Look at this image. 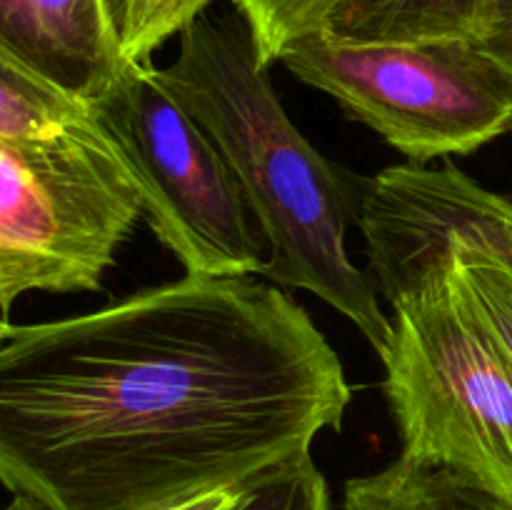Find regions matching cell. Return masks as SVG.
<instances>
[{"instance_id": "6da1fadb", "label": "cell", "mask_w": 512, "mask_h": 510, "mask_svg": "<svg viewBox=\"0 0 512 510\" xmlns=\"http://www.w3.org/2000/svg\"><path fill=\"white\" fill-rule=\"evenodd\" d=\"M353 388L273 283L185 275L0 343V483L45 510H165L340 430Z\"/></svg>"}, {"instance_id": "7a4b0ae2", "label": "cell", "mask_w": 512, "mask_h": 510, "mask_svg": "<svg viewBox=\"0 0 512 510\" xmlns=\"http://www.w3.org/2000/svg\"><path fill=\"white\" fill-rule=\"evenodd\" d=\"M180 38L160 83L215 140L270 245L265 278L308 290L383 350L390 318L368 273L350 260L355 180L295 128L240 10L203 13Z\"/></svg>"}, {"instance_id": "3957f363", "label": "cell", "mask_w": 512, "mask_h": 510, "mask_svg": "<svg viewBox=\"0 0 512 510\" xmlns=\"http://www.w3.org/2000/svg\"><path fill=\"white\" fill-rule=\"evenodd\" d=\"M393 308L380 350L400 455L458 468L512 498V358L445 263L378 290Z\"/></svg>"}, {"instance_id": "277c9868", "label": "cell", "mask_w": 512, "mask_h": 510, "mask_svg": "<svg viewBox=\"0 0 512 510\" xmlns=\"http://www.w3.org/2000/svg\"><path fill=\"white\" fill-rule=\"evenodd\" d=\"M90 110L138 188L143 220L185 273H265L270 245L238 178L153 65H125Z\"/></svg>"}, {"instance_id": "5b68a950", "label": "cell", "mask_w": 512, "mask_h": 510, "mask_svg": "<svg viewBox=\"0 0 512 510\" xmlns=\"http://www.w3.org/2000/svg\"><path fill=\"white\" fill-rule=\"evenodd\" d=\"M140 218L138 188L103 128L0 138V313L35 290H98Z\"/></svg>"}, {"instance_id": "8992f818", "label": "cell", "mask_w": 512, "mask_h": 510, "mask_svg": "<svg viewBox=\"0 0 512 510\" xmlns=\"http://www.w3.org/2000/svg\"><path fill=\"white\" fill-rule=\"evenodd\" d=\"M278 63L338 100L408 163L475 153L512 130L510 80L473 40L340 43L318 30Z\"/></svg>"}, {"instance_id": "52a82bcc", "label": "cell", "mask_w": 512, "mask_h": 510, "mask_svg": "<svg viewBox=\"0 0 512 510\" xmlns=\"http://www.w3.org/2000/svg\"><path fill=\"white\" fill-rule=\"evenodd\" d=\"M355 223L375 290L425 263L455 288L512 358V203L445 163L390 165L355 180Z\"/></svg>"}, {"instance_id": "ba28073f", "label": "cell", "mask_w": 512, "mask_h": 510, "mask_svg": "<svg viewBox=\"0 0 512 510\" xmlns=\"http://www.w3.org/2000/svg\"><path fill=\"white\" fill-rule=\"evenodd\" d=\"M0 48L88 105L128 65L105 0H0Z\"/></svg>"}, {"instance_id": "9c48e42d", "label": "cell", "mask_w": 512, "mask_h": 510, "mask_svg": "<svg viewBox=\"0 0 512 510\" xmlns=\"http://www.w3.org/2000/svg\"><path fill=\"white\" fill-rule=\"evenodd\" d=\"M495 0H340L323 33L340 43L475 40Z\"/></svg>"}, {"instance_id": "30bf717a", "label": "cell", "mask_w": 512, "mask_h": 510, "mask_svg": "<svg viewBox=\"0 0 512 510\" xmlns=\"http://www.w3.org/2000/svg\"><path fill=\"white\" fill-rule=\"evenodd\" d=\"M343 510H512V498L458 468L400 455L378 473L348 480Z\"/></svg>"}, {"instance_id": "8fae6325", "label": "cell", "mask_w": 512, "mask_h": 510, "mask_svg": "<svg viewBox=\"0 0 512 510\" xmlns=\"http://www.w3.org/2000/svg\"><path fill=\"white\" fill-rule=\"evenodd\" d=\"M100 130L88 103L50 85L0 48V138L55 140Z\"/></svg>"}, {"instance_id": "7c38bea8", "label": "cell", "mask_w": 512, "mask_h": 510, "mask_svg": "<svg viewBox=\"0 0 512 510\" xmlns=\"http://www.w3.org/2000/svg\"><path fill=\"white\" fill-rule=\"evenodd\" d=\"M215 0H105L125 63H150V55L208 13Z\"/></svg>"}, {"instance_id": "4fadbf2b", "label": "cell", "mask_w": 512, "mask_h": 510, "mask_svg": "<svg viewBox=\"0 0 512 510\" xmlns=\"http://www.w3.org/2000/svg\"><path fill=\"white\" fill-rule=\"evenodd\" d=\"M340 0H233L250 25L263 63L275 65L280 55L310 33L325 28Z\"/></svg>"}, {"instance_id": "5bb4252c", "label": "cell", "mask_w": 512, "mask_h": 510, "mask_svg": "<svg viewBox=\"0 0 512 510\" xmlns=\"http://www.w3.org/2000/svg\"><path fill=\"white\" fill-rule=\"evenodd\" d=\"M235 510H333V503L313 455L305 453L248 480Z\"/></svg>"}, {"instance_id": "9a60e30c", "label": "cell", "mask_w": 512, "mask_h": 510, "mask_svg": "<svg viewBox=\"0 0 512 510\" xmlns=\"http://www.w3.org/2000/svg\"><path fill=\"white\" fill-rule=\"evenodd\" d=\"M473 43L512 85V0H495L483 33Z\"/></svg>"}, {"instance_id": "2e32d148", "label": "cell", "mask_w": 512, "mask_h": 510, "mask_svg": "<svg viewBox=\"0 0 512 510\" xmlns=\"http://www.w3.org/2000/svg\"><path fill=\"white\" fill-rule=\"evenodd\" d=\"M243 485H230V488H218L208 490L203 495H195V498L183 500V503L173 505V508L165 510H235V505L240 503V495H243Z\"/></svg>"}, {"instance_id": "e0dca14e", "label": "cell", "mask_w": 512, "mask_h": 510, "mask_svg": "<svg viewBox=\"0 0 512 510\" xmlns=\"http://www.w3.org/2000/svg\"><path fill=\"white\" fill-rule=\"evenodd\" d=\"M0 510H45V508H43V505L33 503V500L18 498V495H13L10 505H5V508H0Z\"/></svg>"}, {"instance_id": "ac0fdd59", "label": "cell", "mask_w": 512, "mask_h": 510, "mask_svg": "<svg viewBox=\"0 0 512 510\" xmlns=\"http://www.w3.org/2000/svg\"><path fill=\"white\" fill-rule=\"evenodd\" d=\"M10 328H13V325L8 323V320L3 318V315H0V343H3L5 338H8V333H10Z\"/></svg>"}, {"instance_id": "d6986e66", "label": "cell", "mask_w": 512, "mask_h": 510, "mask_svg": "<svg viewBox=\"0 0 512 510\" xmlns=\"http://www.w3.org/2000/svg\"><path fill=\"white\" fill-rule=\"evenodd\" d=\"M510 133H512V130H510ZM508 200H510V203H512V193H510V198H508Z\"/></svg>"}]
</instances>
